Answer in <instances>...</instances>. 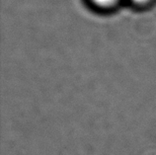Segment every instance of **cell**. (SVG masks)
<instances>
[{
	"instance_id": "obj_1",
	"label": "cell",
	"mask_w": 156,
	"mask_h": 155,
	"mask_svg": "<svg viewBox=\"0 0 156 155\" xmlns=\"http://www.w3.org/2000/svg\"><path fill=\"white\" fill-rule=\"evenodd\" d=\"M96 1L100 4H110L113 1H115V0H96Z\"/></svg>"
},
{
	"instance_id": "obj_2",
	"label": "cell",
	"mask_w": 156,
	"mask_h": 155,
	"mask_svg": "<svg viewBox=\"0 0 156 155\" xmlns=\"http://www.w3.org/2000/svg\"><path fill=\"white\" fill-rule=\"evenodd\" d=\"M135 1H144V0H135Z\"/></svg>"
}]
</instances>
